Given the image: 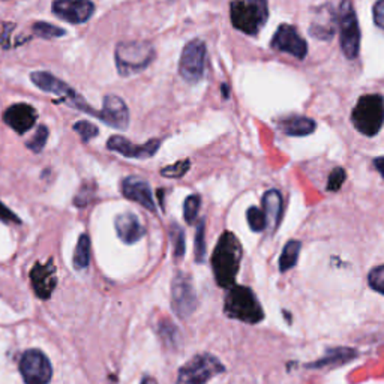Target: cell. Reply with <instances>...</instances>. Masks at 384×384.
<instances>
[{
    "label": "cell",
    "mask_w": 384,
    "mask_h": 384,
    "mask_svg": "<svg viewBox=\"0 0 384 384\" xmlns=\"http://www.w3.org/2000/svg\"><path fill=\"white\" fill-rule=\"evenodd\" d=\"M300 249L302 243L299 240H290L285 243L282 254L279 257V270H281V272H287V270H290L298 265Z\"/></svg>",
    "instance_id": "603a6c76"
},
{
    "label": "cell",
    "mask_w": 384,
    "mask_h": 384,
    "mask_svg": "<svg viewBox=\"0 0 384 384\" xmlns=\"http://www.w3.org/2000/svg\"><path fill=\"white\" fill-rule=\"evenodd\" d=\"M206 44L202 39H192L182 51L179 73L183 80L188 83H197L204 75L206 68Z\"/></svg>",
    "instance_id": "30bf717a"
},
{
    "label": "cell",
    "mask_w": 384,
    "mask_h": 384,
    "mask_svg": "<svg viewBox=\"0 0 384 384\" xmlns=\"http://www.w3.org/2000/svg\"><path fill=\"white\" fill-rule=\"evenodd\" d=\"M30 80L32 83L39 87L41 90L53 93L56 96H59L60 99L65 101L69 106L87 113V115L98 117V111L92 110V107L87 104L80 95H78L74 89H71L65 81L59 80L57 77H55L53 74L46 73V71H35L30 74Z\"/></svg>",
    "instance_id": "ba28073f"
},
{
    "label": "cell",
    "mask_w": 384,
    "mask_h": 384,
    "mask_svg": "<svg viewBox=\"0 0 384 384\" xmlns=\"http://www.w3.org/2000/svg\"><path fill=\"white\" fill-rule=\"evenodd\" d=\"M247 220H248V224H249L252 231L260 233V231L266 230L267 220H266L265 212L261 211V209L249 207L248 212H247Z\"/></svg>",
    "instance_id": "83f0119b"
},
{
    "label": "cell",
    "mask_w": 384,
    "mask_h": 384,
    "mask_svg": "<svg viewBox=\"0 0 384 384\" xmlns=\"http://www.w3.org/2000/svg\"><path fill=\"white\" fill-rule=\"evenodd\" d=\"M15 29V24L14 23H5V21H0V46L3 48H10L11 47V33Z\"/></svg>",
    "instance_id": "d590c367"
},
{
    "label": "cell",
    "mask_w": 384,
    "mask_h": 384,
    "mask_svg": "<svg viewBox=\"0 0 384 384\" xmlns=\"http://www.w3.org/2000/svg\"><path fill=\"white\" fill-rule=\"evenodd\" d=\"M242 257L243 249L239 239L230 231L222 233L212 254V269L218 285L227 290L236 285Z\"/></svg>",
    "instance_id": "6da1fadb"
},
{
    "label": "cell",
    "mask_w": 384,
    "mask_h": 384,
    "mask_svg": "<svg viewBox=\"0 0 384 384\" xmlns=\"http://www.w3.org/2000/svg\"><path fill=\"white\" fill-rule=\"evenodd\" d=\"M279 126L284 131V134L290 137H307L316 131L317 124L311 117L296 115L284 117Z\"/></svg>",
    "instance_id": "ffe728a7"
},
{
    "label": "cell",
    "mask_w": 384,
    "mask_h": 384,
    "mask_svg": "<svg viewBox=\"0 0 384 384\" xmlns=\"http://www.w3.org/2000/svg\"><path fill=\"white\" fill-rule=\"evenodd\" d=\"M30 282L35 294H37L39 299H50V296L53 294L57 285L56 267L53 265V260H48L47 263L35 265L30 270Z\"/></svg>",
    "instance_id": "5bb4252c"
},
{
    "label": "cell",
    "mask_w": 384,
    "mask_h": 384,
    "mask_svg": "<svg viewBox=\"0 0 384 384\" xmlns=\"http://www.w3.org/2000/svg\"><path fill=\"white\" fill-rule=\"evenodd\" d=\"M20 374L24 384H48L53 377V366L46 354L33 348L23 353Z\"/></svg>",
    "instance_id": "8fae6325"
},
{
    "label": "cell",
    "mask_w": 384,
    "mask_h": 384,
    "mask_svg": "<svg viewBox=\"0 0 384 384\" xmlns=\"http://www.w3.org/2000/svg\"><path fill=\"white\" fill-rule=\"evenodd\" d=\"M198 299L192 279L186 273H176L171 282V308L179 318L191 317L197 309Z\"/></svg>",
    "instance_id": "9c48e42d"
},
{
    "label": "cell",
    "mask_w": 384,
    "mask_h": 384,
    "mask_svg": "<svg viewBox=\"0 0 384 384\" xmlns=\"http://www.w3.org/2000/svg\"><path fill=\"white\" fill-rule=\"evenodd\" d=\"M51 10L60 20L73 24H81L90 20L95 12V5L87 2V0H57L51 6Z\"/></svg>",
    "instance_id": "4fadbf2b"
},
{
    "label": "cell",
    "mask_w": 384,
    "mask_h": 384,
    "mask_svg": "<svg viewBox=\"0 0 384 384\" xmlns=\"http://www.w3.org/2000/svg\"><path fill=\"white\" fill-rule=\"evenodd\" d=\"M336 23L339 26V41L343 53L347 59H356L361 50V26L352 2H341L336 11Z\"/></svg>",
    "instance_id": "8992f818"
},
{
    "label": "cell",
    "mask_w": 384,
    "mask_h": 384,
    "mask_svg": "<svg viewBox=\"0 0 384 384\" xmlns=\"http://www.w3.org/2000/svg\"><path fill=\"white\" fill-rule=\"evenodd\" d=\"M156 56V51L147 41H125L117 44L115 51L116 66L120 75L128 77L143 71Z\"/></svg>",
    "instance_id": "3957f363"
},
{
    "label": "cell",
    "mask_w": 384,
    "mask_h": 384,
    "mask_svg": "<svg viewBox=\"0 0 384 384\" xmlns=\"http://www.w3.org/2000/svg\"><path fill=\"white\" fill-rule=\"evenodd\" d=\"M372 17H374V23L377 24L381 30H384V0H380V2L374 5Z\"/></svg>",
    "instance_id": "8d00e7d4"
},
{
    "label": "cell",
    "mask_w": 384,
    "mask_h": 384,
    "mask_svg": "<svg viewBox=\"0 0 384 384\" xmlns=\"http://www.w3.org/2000/svg\"><path fill=\"white\" fill-rule=\"evenodd\" d=\"M33 32H35V35H38L39 38H44V39L60 38V37H64V35L66 33L65 29L57 28V26L46 23V21L35 23L33 24Z\"/></svg>",
    "instance_id": "4316f807"
},
{
    "label": "cell",
    "mask_w": 384,
    "mask_h": 384,
    "mask_svg": "<svg viewBox=\"0 0 384 384\" xmlns=\"http://www.w3.org/2000/svg\"><path fill=\"white\" fill-rule=\"evenodd\" d=\"M0 220L3 222H20L17 215L12 211H10V209H8L2 202H0Z\"/></svg>",
    "instance_id": "74e56055"
},
{
    "label": "cell",
    "mask_w": 384,
    "mask_h": 384,
    "mask_svg": "<svg viewBox=\"0 0 384 384\" xmlns=\"http://www.w3.org/2000/svg\"><path fill=\"white\" fill-rule=\"evenodd\" d=\"M206 257V243H204V221H200L195 233V261L203 263Z\"/></svg>",
    "instance_id": "836d02e7"
},
{
    "label": "cell",
    "mask_w": 384,
    "mask_h": 384,
    "mask_svg": "<svg viewBox=\"0 0 384 384\" xmlns=\"http://www.w3.org/2000/svg\"><path fill=\"white\" fill-rule=\"evenodd\" d=\"M374 167L381 174V177L384 179V156H380V158L374 160Z\"/></svg>",
    "instance_id": "f35d334b"
},
{
    "label": "cell",
    "mask_w": 384,
    "mask_h": 384,
    "mask_svg": "<svg viewBox=\"0 0 384 384\" xmlns=\"http://www.w3.org/2000/svg\"><path fill=\"white\" fill-rule=\"evenodd\" d=\"M170 238L173 242V254L174 258L176 260H182L183 256H185V248H186V243H185V231L180 225L177 224H171V229H170Z\"/></svg>",
    "instance_id": "d4e9b609"
},
{
    "label": "cell",
    "mask_w": 384,
    "mask_h": 384,
    "mask_svg": "<svg viewBox=\"0 0 384 384\" xmlns=\"http://www.w3.org/2000/svg\"><path fill=\"white\" fill-rule=\"evenodd\" d=\"M353 126L362 135H377L384 125V98L378 93L363 95L352 113Z\"/></svg>",
    "instance_id": "277c9868"
},
{
    "label": "cell",
    "mask_w": 384,
    "mask_h": 384,
    "mask_svg": "<svg viewBox=\"0 0 384 384\" xmlns=\"http://www.w3.org/2000/svg\"><path fill=\"white\" fill-rule=\"evenodd\" d=\"M74 131L81 137L84 143H89L92 138L98 135V128H96L93 124H90V122H87V120L77 122V124L74 125Z\"/></svg>",
    "instance_id": "4dcf8cb0"
},
{
    "label": "cell",
    "mask_w": 384,
    "mask_h": 384,
    "mask_svg": "<svg viewBox=\"0 0 384 384\" xmlns=\"http://www.w3.org/2000/svg\"><path fill=\"white\" fill-rule=\"evenodd\" d=\"M98 117L104 124L115 129H125L129 125L128 106L116 95H107L104 98L102 108L98 111Z\"/></svg>",
    "instance_id": "2e32d148"
},
{
    "label": "cell",
    "mask_w": 384,
    "mask_h": 384,
    "mask_svg": "<svg viewBox=\"0 0 384 384\" xmlns=\"http://www.w3.org/2000/svg\"><path fill=\"white\" fill-rule=\"evenodd\" d=\"M357 356V352L353 350V348H334L326 353V356L323 359L309 363L308 368H325V366H335V365H341V363H347L353 361L354 357Z\"/></svg>",
    "instance_id": "7402d4cb"
},
{
    "label": "cell",
    "mask_w": 384,
    "mask_h": 384,
    "mask_svg": "<svg viewBox=\"0 0 384 384\" xmlns=\"http://www.w3.org/2000/svg\"><path fill=\"white\" fill-rule=\"evenodd\" d=\"M224 312L230 318L248 323V325H257L265 318V311L257 296L251 288L243 285H234L227 291Z\"/></svg>",
    "instance_id": "7a4b0ae2"
},
{
    "label": "cell",
    "mask_w": 384,
    "mask_h": 384,
    "mask_svg": "<svg viewBox=\"0 0 384 384\" xmlns=\"http://www.w3.org/2000/svg\"><path fill=\"white\" fill-rule=\"evenodd\" d=\"M47 138H48L47 126L39 125L38 129H37V133H35V135L28 142V147L33 152H41L44 147H46Z\"/></svg>",
    "instance_id": "f546056e"
},
{
    "label": "cell",
    "mask_w": 384,
    "mask_h": 384,
    "mask_svg": "<svg viewBox=\"0 0 384 384\" xmlns=\"http://www.w3.org/2000/svg\"><path fill=\"white\" fill-rule=\"evenodd\" d=\"M122 192L124 195L131 200V202H135L140 206H143L144 209L151 212L156 211V204L152 195L151 185L142 177L137 176H129L124 182H122Z\"/></svg>",
    "instance_id": "ac0fdd59"
},
{
    "label": "cell",
    "mask_w": 384,
    "mask_h": 384,
    "mask_svg": "<svg viewBox=\"0 0 384 384\" xmlns=\"http://www.w3.org/2000/svg\"><path fill=\"white\" fill-rule=\"evenodd\" d=\"M263 212L266 215L267 224L278 229L282 220V195L278 189L267 191L263 197Z\"/></svg>",
    "instance_id": "44dd1931"
},
{
    "label": "cell",
    "mask_w": 384,
    "mask_h": 384,
    "mask_svg": "<svg viewBox=\"0 0 384 384\" xmlns=\"http://www.w3.org/2000/svg\"><path fill=\"white\" fill-rule=\"evenodd\" d=\"M347 179V173L343 167H336L332 170L329 174V182H327V191L336 192L339 188L344 185V182Z\"/></svg>",
    "instance_id": "e575fe53"
},
{
    "label": "cell",
    "mask_w": 384,
    "mask_h": 384,
    "mask_svg": "<svg viewBox=\"0 0 384 384\" xmlns=\"http://www.w3.org/2000/svg\"><path fill=\"white\" fill-rule=\"evenodd\" d=\"M200 206H202V197L198 194H192L185 200V204H183V218H185V221L189 225L195 224L200 212Z\"/></svg>",
    "instance_id": "484cf974"
},
{
    "label": "cell",
    "mask_w": 384,
    "mask_h": 384,
    "mask_svg": "<svg viewBox=\"0 0 384 384\" xmlns=\"http://www.w3.org/2000/svg\"><path fill=\"white\" fill-rule=\"evenodd\" d=\"M140 384H158V383H156V380L152 377H144Z\"/></svg>",
    "instance_id": "ab89813d"
},
{
    "label": "cell",
    "mask_w": 384,
    "mask_h": 384,
    "mask_svg": "<svg viewBox=\"0 0 384 384\" xmlns=\"http://www.w3.org/2000/svg\"><path fill=\"white\" fill-rule=\"evenodd\" d=\"M273 50L282 51V53L291 55L298 59H305L308 55V44L305 41L299 30L291 24H281L275 32L272 42H270Z\"/></svg>",
    "instance_id": "7c38bea8"
},
{
    "label": "cell",
    "mask_w": 384,
    "mask_h": 384,
    "mask_svg": "<svg viewBox=\"0 0 384 384\" xmlns=\"http://www.w3.org/2000/svg\"><path fill=\"white\" fill-rule=\"evenodd\" d=\"M160 146H161L160 140H151V142H147L142 146H135L122 135H113L107 142V149L124 155L126 158H137V160L152 158V156L158 152Z\"/></svg>",
    "instance_id": "9a60e30c"
},
{
    "label": "cell",
    "mask_w": 384,
    "mask_h": 384,
    "mask_svg": "<svg viewBox=\"0 0 384 384\" xmlns=\"http://www.w3.org/2000/svg\"><path fill=\"white\" fill-rule=\"evenodd\" d=\"M368 284L374 291L384 294V265L371 270L368 275Z\"/></svg>",
    "instance_id": "d6a6232c"
},
{
    "label": "cell",
    "mask_w": 384,
    "mask_h": 384,
    "mask_svg": "<svg viewBox=\"0 0 384 384\" xmlns=\"http://www.w3.org/2000/svg\"><path fill=\"white\" fill-rule=\"evenodd\" d=\"M38 113L29 104H14L3 113L5 124L17 134H24L37 124Z\"/></svg>",
    "instance_id": "e0dca14e"
},
{
    "label": "cell",
    "mask_w": 384,
    "mask_h": 384,
    "mask_svg": "<svg viewBox=\"0 0 384 384\" xmlns=\"http://www.w3.org/2000/svg\"><path fill=\"white\" fill-rule=\"evenodd\" d=\"M74 267L77 270L87 269L90 263V238L87 234H81L74 252Z\"/></svg>",
    "instance_id": "cb8c5ba5"
},
{
    "label": "cell",
    "mask_w": 384,
    "mask_h": 384,
    "mask_svg": "<svg viewBox=\"0 0 384 384\" xmlns=\"http://www.w3.org/2000/svg\"><path fill=\"white\" fill-rule=\"evenodd\" d=\"M115 227L119 239L124 243H126V245H133V243L138 242L146 234V229L143 227V224L140 222L137 215L131 212L120 213L116 218Z\"/></svg>",
    "instance_id": "d6986e66"
},
{
    "label": "cell",
    "mask_w": 384,
    "mask_h": 384,
    "mask_svg": "<svg viewBox=\"0 0 384 384\" xmlns=\"http://www.w3.org/2000/svg\"><path fill=\"white\" fill-rule=\"evenodd\" d=\"M160 335L162 338V341L167 344V345H170V347H176L177 343H179V330L170 321L161 323Z\"/></svg>",
    "instance_id": "f1b7e54d"
},
{
    "label": "cell",
    "mask_w": 384,
    "mask_h": 384,
    "mask_svg": "<svg viewBox=\"0 0 384 384\" xmlns=\"http://www.w3.org/2000/svg\"><path fill=\"white\" fill-rule=\"evenodd\" d=\"M189 167H191V162L188 160L179 161L174 165H169V167L162 169L161 174L164 177H169V179H179V177L183 176V174L188 173Z\"/></svg>",
    "instance_id": "1f68e13d"
},
{
    "label": "cell",
    "mask_w": 384,
    "mask_h": 384,
    "mask_svg": "<svg viewBox=\"0 0 384 384\" xmlns=\"http://www.w3.org/2000/svg\"><path fill=\"white\" fill-rule=\"evenodd\" d=\"M225 366L216 356L202 353L192 357L177 374V384H206L215 375L222 374Z\"/></svg>",
    "instance_id": "52a82bcc"
},
{
    "label": "cell",
    "mask_w": 384,
    "mask_h": 384,
    "mask_svg": "<svg viewBox=\"0 0 384 384\" xmlns=\"http://www.w3.org/2000/svg\"><path fill=\"white\" fill-rule=\"evenodd\" d=\"M233 28L249 37L257 35L269 19V8L263 0H243L230 5Z\"/></svg>",
    "instance_id": "5b68a950"
}]
</instances>
